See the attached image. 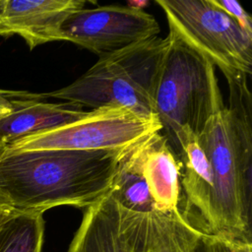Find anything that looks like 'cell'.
I'll return each instance as SVG.
<instances>
[{
    "mask_svg": "<svg viewBox=\"0 0 252 252\" xmlns=\"http://www.w3.org/2000/svg\"><path fill=\"white\" fill-rule=\"evenodd\" d=\"M247 77H225L228 105L211 117L197 140L212 175L203 232L252 244V97Z\"/></svg>",
    "mask_w": 252,
    "mask_h": 252,
    "instance_id": "6da1fadb",
    "label": "cell"
},
{
    "mask_svg": "<svg viewBox=\"0 0 252 252\" xmlns=\"http://www.w3.org/2000/svg\"><path fill=\"white\" fill-rule=\"evenodd\" d=\"M122 151H1L0 200L17 212L87 209L108 193Z\"/></svg>",
    "mask_w": 252,
    "mask_h": 252,
    "instance_id": "7a4b0ae2",
    "label": "cell"
},
{
    "mask_svg": "<svg viewBox=\"0 0 252 252\" xmlns=\"http://www.w3.org/2000/svg\"><path fill=\"white\" fill-rule=\"evenodd\" d=\"M209 238L179 212L130 211L108 192L86 209L68 252H211Z\"/></svg>",
    "mask_w": 252,
    "mask_h": 252,
    "instance_id": "3957f363",
    "label": "cell"
},
{
    "mask_svg": "<svg viewBox=\"0 0 252 252\" xmlns=\"http://www.w3.org/2000/svg\"><path fill=\"white\" fill-rule=\"evenodd\" d=\"M168 44V36H155L100 56L72 84L42 94V97L58 98L93 109L119 105L142 117L158 118L155 92Z\"/></svg>",
    "mask_w": 252,
    "mask_h": 252,
    "instance_id": "277c9868",
    "label": "cell"
},
{
    "mask_svg": "<svg viewBox=\"0 0 252 252\" xmlns=\"http://www.w3.org/2000/svg\"><path fill=\"white\" fill-rule=\"evenodd\" d=\"M155 92V113L161 135L174 153L182 129L198 136L223 106L216 67L202 54L168 33Z\"/></svg>",
    "mask_w": 252,
    "mask_h": 252,
    "instance_id": "5b68a950",
    "label": "cell"
},
{
    "mask_svg": "<svg viewBox=\"0 0 252 252\" xmlns=\"http://www.w3.org/2000/svg\"><path fill=\"white\" fill-rule=\"evenodd\" d=\"M169 34L206 57L224 77L252 73V34L213 0H157Z\"/></svg>",
    "mask_w": 252,
    "mask_h": 252,
    "instance_id": "8992f818",
    "label": "cell"
},
{
    "mask_svg": "<svg viewBox=\"0 0 252 252\" xmlns=\"http://www.w3.org/2000/svg\"><path fill=\"white\" fill-rule=\"evenodd\" d=\"M160 130L158 118L142 117L124 106L108 105L88 111L76 121L26 137L5 150L122 151Z\"/></svg>",
    "mask_w": 252,
    "mask_h": 252,
    "instance_id": "52a82bcc",
    "label": "cell"
},
{
    "mask_svg": "<svg viewBox=\"0 0 252 252\" xmlns=\"http://www.w3.org/2000/svg\"><path fill=\"white\" fill-rule=\"evenodd\" d=\"M157 20L141 7L107 5L82 8L61 27L63 41L73 42L99 57L158 36Z\"/></svg>",
    "mask_w": 252,
    "mask_h": 252,
    "instance_id": "ba28073f",
    "label": "cell"
},
{
    "mask_svg": "<svg viewBox=\"0 0 252 252\" xmlns=\"http://www.w3.org/2000/svg\"><path fill=\"white\" fill-rule=\"evenodd\" d=\"M81 104L45 102L42 94L4 90L0 94V152L36 133L86 115Z\"/></svg>",
    "mask_w": 252,
    "mask_h": 252,
    "instance_id": "9c48e42d",
    "label": "cell"
},
{
    "mask_svg": "<svg viewBox=\"0 0 252 252\" xmlns=\"http://www.w3.org/2000/svg\"><path fill=\"white\" fill-rule=\"evenodd\" d=\"M85 5L83 0H0V35L18 34L31 49L62 41L63 22Z\"/></svg>",
    "mask_w": 252,
    "mask_h": 252,
    "instance_id": "30bf717a",
    "label": "cell"
},
{
    "mask_svg": "<svg viewBox=\"0 0 252 252\" xmlns=\"http://www.w3.org/2000/svg\"><path fill=\"white\" fill-rule=\"evenodd\" d=\"M134 151L157 211L179 212L180 164L166 139L155 132L135 143Z\"/></svg>",
    "mask_w": 252,
    "mask_h": 252,
    "instance_id": "8fae6325",
    "label": "cell"
},
{
    "mask_svg": "<svg viewBox=\"0 0 252 252\" xmlns=\"http://www.w3.org/2000/svg\"><path fill=\"white\" fill-rule=\"evenodd\" d=\"M43 236V214L16 212L0 225V252H41Z\"/></svg>",
    "mask_w": 252,
    "mask_h": 252,
    "instance_id": "7c38bea8",
    "label": "cell"
},
{
    "mask_svg": "<svg viewBox=\"0 0 252 252\" xmlns=\"http://www.w3.org/2000/svg\"><path fill=\"white\" fill-rule=\"evenodd\" d=\"M215 5L233 19L247 33L252 34V18L235 0H213Z\"/></svg>",
    "mask_w": 252,
    "mask_h": 252,
    "instance_id": "4fadbf2b",
    "label": "cell"
},
{
    "mask_svg": "<svg viewBox=\"0 0 252 252\" xmlns=\"http://www.w3.org/2000/svg\"><path fill=\"white\" fill-rule=\"evenodd\" d=\"M211 252H252V244L210 235Z\"/></svg>",
    "mask_w": 252,
    "mask_h": 252,
    "instance_id": "5bb4252c",
    "label": "cell"
},
{
    "mask_svg": "<svg viewBox=\"0 0 252 252\" xmlns=\"http://www.w3.org/2000/svg\"><path fill=\"white\" fill-rule=\"evenodd\" d=\"M17 211L13 210L12 208H10L9 206H7L6 204H4L1 200H0V225L6 221L12 215H14Z\"/></svg>",
    "mask_w": 252,
    "mask_h": 252,
    "instance_id": "9a60e30c",
    "label": "cell"
},
{
    "mask_svg": "<svg viewBox=\"0 0 252 252\" xmlns=\"http://www.w3.org/2000/svg\"><path fill=\"white\" fill-rule=\"evenodd\" d=\"M3 91H4V90H1V89H0V94H1Z\"/></svg>",
    "mask_w": 252,
    "mask_h": 252,
    "instance_id": "2e32d148",
    "label": "cell"
}]
</instances>
